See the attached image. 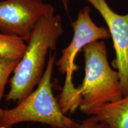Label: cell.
I'll return each instance as SVG.
<instances>
[{
  "label": "cell",
  "mask_w": 128,
  "mask_h": 128,
  "mask_svg": "<svg viewBox=\"0 0 128 128\" xmlns=\"http://www.w3.org/2000/svg\"><path fill=\"white\" fill-rule=\"evenodd\" d=\"M64 32L61 17L52 11L43 18L33 30L24 55L10 80L6 102H20L34 91L42 78L47 54L56 48Z\"/></svg>",
  "instance_id": "1"
},
{
  "label": "cell",
  "mask_w": 128,
  "mask_h": 128,
  "mask_svg": "<svg viewBox=\"0 0 128 128\" xmlns=\"http://www.w3.org/2000/svg\"><path fill=\"white\" fill-rule=\"evenodd\" d=\"M50 51L44 72L36 90L18 104L10 109H4L0 128H12L23 122H37L56 128H78L80 123L69 118L62 112L54 97L52 76L56 65V52Z\"/></svg>",
  "instance_id": "2"
},
{
  "label": "cell",
  "mask_w": 128,
  "mask_h": 128,
  "mask_svg": "<svg viewBox=\"0 0 128 128\" xmlns=\"http://www.w3.org/2000/svg\"><path fill=\"white\" fill-rule=\"evenodd\" d=\"M82 52L85 76L77 88L81 99L79 109L85 114L92 108L120 100L124 94L119 72L108 63L104 41L88 44Z\"/></svg>",
  "instance_id": "3"
},
{
  "label": "cell",
  "mask_w": 128,
  "mask_h": 128,
  "mask_svg": "<svg viewBox=\"0 0 128 128\" xmlns=\"http://www.w3.org/2000/svg\"><path fill=\"white\" fill-rule=\"evenodd\" d=\"M90 12L91 9L88 6L79 11L77 18L72 23L74 31L72 40L62 50L61 56L56 62L58 71L65 76L62 90L64 93L71 94L76 89L72 82V76L78 68L76 64L78 53L94 42L110 38L108 28L96 24L92 19Z\"/></svg>",
  "instance_id": "4"
},
{
  "label": "cell",
  "mask_w": 128,
  "mask_h": 128,
  "mask_svg": "<svg viewBox=\"0 0 128 128\" xmlns=\"http://www.w3.org/2000/svg\"><path fill=\"white\" fill-rule=\"evenodd\" d=\"M54 10L52 5L44 0H2L0 1V32L28 43L40 21Z\"/></svg>",
  "instance_id": "5"
},
{
  "label": "cell",
  "mask_w": 128,
  "mask_h": 128,
  "mask_svg": "<svg viewBox=\"0 0 128 128\" xmlns=\"http://www.w3.org/2000/svg\"><path fill=\"white\" fill-rule=\"evenodd\" d=\"M98 12L108 26L116 58L113 65L119 74L124 96L128 95V12L119 14L106 0H86Z\"/></svg>",
  "instance_id": "6"
},
{
  "label": "cell",
  "mask_w": 128,
  "mask_h": 128,
  "mask_svg": "<svg viewBox=\"0 0 128 128\" xmlns=\"http://www.w3.org/2000/svg\"><path fill=\"white\" fill-rule=\"evenodd\" d=\"M85 114L96 116L104 128H128V95L90 109Z\"/></svg>",
  "instance_id": "7"
},
{
  "label": "cell",
  "mask_w": 128,
  "mask_h": 128,
  "mask_svg": "<svg viewBox=\"0 0 128 128\" xmlns=\"http://www.w3.org/2000/svg\"><path fill=\"white\" fill-rule=\"evenodd\" d=\"M27 48V43L21 38L0 32V56L21 60Z\"/></svg>",
  "instance_id": "8"
},
{
  "label": "cell",
  "mask_w": 128,
  "mask_h": 128,
  "mask_svg": "<svg viewBox=\"0 0 128 128\" xmlns=\"http://www.w3.org/2000/svg\"><path fill=\"white\" fill-rule=\"evenodd\" d=\"M20 60L0 56V102L4 96L5 88L9 76L13 72Z\"/></svg>",
  "instance_id": "9"
},
{
  "label": "cell",
  "mask_w": 128,
  "mask_h": 128,
  "mask_svg": "<svg viewBox=\"0 0 128 128\" xmlns=\"http://www.w3.org/2000/svg\"><path fill=\"white\" fill-rule=\"evenodd\" d=\"M50 128H56L50 127ZM78 128H104V126L100 122L94 115L88 116L87 118L80 122Z\"/></svg>",
  "instance_id": "10"
},
{
  "label": "cell",
  "mask_w": 128,
  "mask_h": 128,
  "mask_svg": "<svg viewBox=\"0 0 128 128\" xmlns=\"http://www.w3.org/2000/svg\"><path fill=\"white\" fill-rule=\"evenodd\" d=\"M60 1L61 2V3L63 5L64 8H65V10L68 12V4L69 2H70V0H60Z\"/></svg>",
  "instance_id": "11"
},
{
  "label": "cell",
  "mask_w": 128,
  "mask_h": 128,
  "mask_svg": "<svg viewBox=\"0 0 128 128\" xmlns=\"http://www.w3.org/2000/svg\"><path fill=\"white\" fill-rule=\"evenodd\" d=\"M3 111H4V109H2V108H0V124H1V119H2V116Z\"/></svg>",
  "instance_id": "12"
},
{
  "label": "cell",
  "mask_w": 128,
  "mask_h": 128,
  "mask_svg": "<svg viewBox=\"0 0 128 128\" xmlns=\"http://www.w3.org/2000/svg\"><path fill=\"white\" fill-rule=\"evenodd\" d=\"M2 1V0H0V1Z\"/></svg>",
  "instance_id": "13"
}]
</instances>
